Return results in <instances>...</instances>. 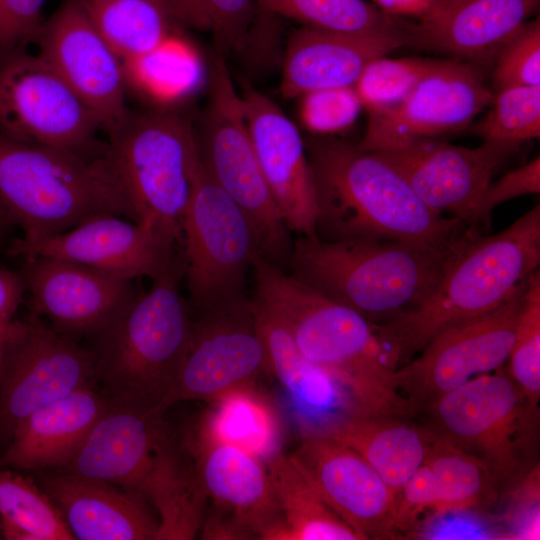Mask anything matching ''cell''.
<instances>
[{
	"label": "cell",
	"instance_id": "cell-10",
	"mask_svg": "<svg viewBox=\"0 0 540 540\" xmlns=\"http://www.w3.org/2000/svg\"><path fill=\"white\" fill-rule=\"evenodd\" d=\"M203 165L243 210L259 240L262 256L272 262L288 250V233L261 172L242 99L224 60H214L210 95L198 139Z\"/></svg>",
	"mask_w": 540,
	"mask_h": 540
},
{
	"label": "cell",
	"instance_id": "cell-29",
	"mask_svg": "<svg viewBox=\"0 0 540 540\" xmlns=\"http://www.w3.org/2000/svg\"><path fill=\"white\" fill-rule=\"evenodd\" d=\"M187 438L228 444L267 462L281 451L282 426L271 401L254 381L233 387L208 401Z\"/></svg>",
	"mask_w": 540,
	"mask_h": 540
},
{
	"label": "cell",
	"instance_id": "cell-2",
	"mask_svg": "<svg viewBox=\"0 0 540 540\" xmlns=\"http://www.w3.org/2000/svg\"><path fill=\"white\" fill-rule=\"evenodd\" d=\"M158 409L109 404L62 471L102 480L144 499L156 512L158 540L200 532L206 497L182 432Z\"/></svg>",
	"mask_w": 540,
	"mask_h": 540
},
{
	"label": "cell",
	"instance_id": "cell-1",
	"mask_svg": "<svg viewBox=\"0 0 540 540\" xmlns=\"http://www.w3.org/2000/svg\"><path fill=\"white\" fill-rule=\"evenodd\" d=\"M254 302L287 330L310 362L339 381L371 416L415 410L397 385L399 357L379 323L283 272L260 255Z\"/></svg>",
	"mask_w": 540,
	"mask_h": 540
},
{
	"label": "cell",
	"instance_id": "cell-44",
	"mask_svg": "<svg viewBox=\"0 0 540 540\" xmlns=\"http://www.w3.org/2000/svg\"><path fill=\"white\" fill-rule=\"evenodd\" d=\"M45 0H0V52L36 37Z\"/></svg>",
	"mask_w": 540,
	"mask_h": 540
},
{
	"label": "cell",
	"instance_id": "cell-49",
	"mask_svg": "<svg viewBox=\"0 0 540 540\" xmlns=\"http://www.w3.org/2000/svg\"><path fill=\"white\" fill-rule=\"evenodd\" d=\"M5 227H6L5 224L0 219V234H1L2 230H4Z\"/></svg>",
	"mask_w": 540,
	"mask_h": 540
},
{
	"label": "cell",
	"instance_id": "cell-34",
	"mask_svg": "<svg viewBox=\"0 0 540 540\" xmlns=\"http://www.w3.org/2000/svg\"><path fill=\"white\" fill-rule=\"evenodd\" d=\"M143 92L158 101H174L200 84L202 64L196 50L174 34L148 54L124 65Z\"/></svg>",
	"mask_w": 540,
	"mask_h": 540
},
{
	"label": "cell",
	"instance_id": "cell-28",
	"mask_svg": "<svg viewBox=\"0 0 540 540\" xmlns=\"http://www.w3.org/2000/svg\"><path fill=\"white\" fill-rule=\"evenodd\" d=\"M108 404L105 394L90 384L39 408L14 432L0 454V467L31 472L64 468Z\"/></svg>",
	"mask_w": 540,
	"mask_h": 540
},
{
	"label": "cell",
	"instance_id": "cell-27",
	"mask_svg": "<svg viewBox=\"0 0 540 540\" xmlns=\"http://www.w3.org/2000/svg\"><path fill=\"white\" fill-rule=\"evenodd\" d=\"M539 0H437L416 24L409 43L475 65L494 62L502 46L527 22Z\"/></svg>",
	"mask_w": 540,
	"mask_h": 540
},
{
	"label": "cell",
	"instance_id": "cell-22",
	"mask_svg": "<svg viewBox=\"0 0 540 540\" xmlns=\"http://www.w3.org/2000/svg\"><path fill=\"white\" fill-rule=\"evenodd\" d=\"M240 95L261 172L285 225L301 236L317 235L318 190L299 130L249 84Z\"/></svg>",
	"mask_w": 540,
	"mask_h": 540
},
{
	"label": "cell",
	"instance_id": "cell-11",
	"mask_svg": "<svg viewBox=\"0 0 540 540\" xmlns=\"http://www.w3.org/2000/svg\"><path fill=\"white\" fill-rule=\"evenodd\" d=\"M183 274L193 304L205 311L244 298L246 273L262 255L243 210L203 162L182 225Z\"/></svg>",
	"mask_w": 540,
	"mask_h": 540
},
{
	"label": "cell",
	"instance_id": "cell-24",
	"mask_svg": "<svg viewBox=\"0 0 540 540\" xmlns=\"http://www.w3.org/2000/svg\"><path fill=\"white\" fill-rule=\"evenodd\" d=\"M409 43L408 24L395 18L365 31L338 32L304 26L290 38L283 60L284 98L354 86L364 68Z\"/></svg>",
	"mask_w": 540,
	"mask_h": 540
},
{
	"label": "cell",
	"instance_id": "cell-50",
	"mask_svg": "<svg viewBox=\"0 0 540 540\" xmlns=\"http://www.w3.org/2000/svg\"><path fill=\"white\" fill-rule=\"evenodd\" d=\"M2 538V535H1V528H0V539Z\"/></svg>",
	"mask_w": 540,
	"mask_h": 540
},
{
	"label": "cell",
	"instance_id": "cell-26",
	"mask_svg": "<svg viewBox=\"0 0 540 540\" xmlns=\"http://www.w3.org/2000/svg\"><path fill=\"white\" fill-rule=\"evenodd\" d=\"M35 474L33 478L55 504L74 539L158 540L159 518L141 497L62 470Z\"/></svg>",
	"mask_w": 540,
	"mask_h": 540
},
{
	"label": "cell",
	"instance_id": "cell-3",
	"mask_svg": "<svg viewBox=\"0 0 540 540\" xmlns=\"http://www.w3.org/2000/svg\"><path fill=\"white\" fill-rule=\"evenodd\" d=\"M310 164L320 207L317 233L321 230L328 239H383L446 248L472 228L431 210L373 152L341 141H320L311 146Z\"/></svg>",
	"mask_w": 540,
	"mask_h": 540
},
{
	"label": "cell",
	"instance_id": "cell-15",
	"mask_svg": "<svg viewBox=\"0 0 540 540\" xmlns=\"http://www.w3.org/2000/svg\"><path fill=\"white\" fill-rule=\"evenodd\" d=\"M529 277V276H528ZM528 277L497 308L453 325L433 337L396 371L399 390L416 410L506 363Z\"/></svg>",
	"mask_w": 540,
	"mask_h": 540
},
{
	"label": "cell",
	"instance_id": "cell-20",
	"mask_svg": "<svg viewBox=\"0 0 540 540\" xmlns=\"http://www.w3.org/2000/svg\"><path fill=\"white\" fill-rule=\"evenodd\" d=\"M24 260L21 273L31 314L76 340L107 328L140 294L133 280L78 262L50 256Z\"/></svg>",
	"mask_w": 540,
	"mask_h": 540
},
{
	"label": "cell",
	"instance_id": "cell-21",
	"mask_svg": "<svg viewBox=\"0 0 540 540\" xmlns=\"http://www.w3.org/2000/svg\"><path fill=\"white\" fill-rule=\"evenodd\" d=\"M290 457L361 540L398 535L394 492L353 449L327 437H307Z\"/></svg>",
	"mask_w": 540,
	"mask_h": 540
},
{
	"label": "cell",
	"instance_id": "cell-6",
	"mask_svg": "<svg viewBox=\"0 0 540 540\" xmlns=\"http://www.w3.org/2000/svg\"><path fill=\"white\" fill-rule=\"evenodd\" d=\"M539 264V204L497 234H477L424 299L379 323L399 356V367L441 331L497 308Z\"/></svg>",
	"mask_w": 540,
	"mask_h": 540
},
{
	"label": "cell",
	"instance_id": "cell-38",
	"mask_svg": "<svg viewBox=\"0 0 540 540\" xmlns=\"http://www.w3.org/2000/svg\"><path fill=\"white\" fill-rule=\"evenodd\" d=\"M476 132L484 141L521 145L540 136V86L499 90Z\"/></svg>",
	"mask_w": 540,
	"mask_h": 540
},
{
	"label": "cell",
	"instance_id": "cell-9",
	"mask_svg": "<svg viewBox=\"0 0 540 540\" xmlns=\"http://www.w3.org/2000/svg\"><path fill=\"white\" fill-rule=\"evenodd\" d=\"M429 408L433 430L478 457L500 486L522 480L533 468L538 408L503 367L442 395Z\"/></svg>",
	"mask_w": 540,
	"mask_h": 540
},
{
	"label": "cell",
	"instance_id": "cell-40",
	"mask_svg": "<svg viewBox=\"0 0 540 540\" xmlns=\"http://www.w3.org/2000/svg\"><path fill=\"white\" fill-rule=\"evenodd\" d=\"M493 79L498 91L540 86V21L526 22L499 50Z\"/></svg>",
	"mask_w": 540,
	"mask_h": 540
},
{
	"label": "cell",
	"instance_id": "cell-47",
	"mask_svg": "<svg viewBox=\"0 0 540 540\" xmlns=\"http://www.w3.org/2000/svg\"><path fill=\"white\" fill-rule=\"evenodd\" d=\"M149 1L160 7L176 25L199 30L212 29L209 13L200 0Z\"/></svg>",
	"mask_w": 540,
	"mask_h": 540
},
{
	"label": "cell",
	"instance_id": "cell-17",
	"mask_svg": "<svg viewBox=\"0 0 540 540\" xmlns=\"http://www.w3.org/2000/svg\"><path fill=\"white\" fill-rule=\"evenodd\" d=\"M493 97L478 65L438 59L397 106L369 114L357 148L386 151L463 129Z\"/></svg>",
	"mask_w": 540,
	"mask_h": 540
},
{
	"label": "cell",
	"instance_id": "cell-39",
	"mask_svg": "<svg viewBox=\"0 0 540 540\" xmlns=\"http://www.w3.org/2000/svg\"><path fill=\"white\" fill-rule=\"evenodd\" d=\"M438 59L385 56L371 61L357 79L354 89L368 114L397 106Z\"/></svg>",
	"mask_w": 540,
	"mask_h": 540
},
{
	"label": "cell",
	"instance_id": "cell-41",
	"mask_svg": "<svg viewBox=\"0 0 540 540\" xmlns=\"http://www.w3.org/2000/svg\"><path fill=\"white\" fill-rule=\"evenodd\" d=\"M299 98L302 124L319 135L346 130L363 108L354 86L317 90Z\"/></svg>",
	"mask_w": 540,
	"mask_h": 540
},
{
	"label": "cell",
	"instance_id": "cell-30",
	"mask_svg": "<svg viewBox=\"0 0 540 540\" xmlns=\"http://www.w3.org/2000/svg\"><path fill=\"white\" fill-rule=\"evenodd\" d=\"M400 418L353 417L327 436L362 456L395 495L424 462L431 437V430Z\"/></svg>",
	"mask_w": 540,
	"mask_h": 540
},
{
	"label": "cell",
	"instance_id": "cell-37",
	"mask_svg": "<svg viewBox=\"0 0 540 540\" xmlns=\"http://www.w3.org/2000/svg\"><path fill=\"white\" fill-rule=\"evenodd\" d=\"M506 372L531 406L540 398V272L527 279Z\"/></svg>",
	"mask_w": 540,
	"mask_h": 540
},
{
	"label": "cell",
	"instance_id": "cell-13",
	"mask_svg": "<svg viewBox=\"0 0 540 540\" xmlns=\"http://www.w3.org/2000/svg\"><path fill=\"white\" fill-rule=\"evenodd\" d=\"M101 129L93 111L39 54H9L0 64V132L14 140L94 152Z\"/></svg>",
	"mask_w": 540,
	"mask_h": 540
},
{
	"label": "cell",
	"instance_id": "cell-19",
	"mask_svg": "<svg viewBox=\"0 0 540 540\" xmlns=\"http://www.w3.org/2000/svg\"><path fill=\"white\" fill-rule=\"evenodd\" d=\"M518 148L493 141L468 148L422 139L373 153L394 168L431 210L450 213L480 230L483 195L496 170Z\"/></svg>",
	"mask_w": 540,
	"mask_h": 540
},
{
	"label": "cell",
	"instance_id": "cell-33",
	"mask_svg": "<svg viewBox=\"0 0 540 540\" xmlns=\"http://www.w3.org/2000/svg\"><path fill=\"white\" fill-rule=\"evenodd\" d=\"M424 462L435 479L438 514L466 510L497 497L499 484L488 467L433 429Z\"/></svg>",
	"mask_w": 540,
	"mask_h": 540
},
{
	"label": "cell",
	"instance_id": "cell-16",
	"mask_svg": "<svg viewBox=\"0 0 540 540\" xmlns=\"http://www.w3.org/2000/svg\"><path fill=\"white\" fill-rule=\"evenodd\" d=\"M267 370L266 348L253 301L245 297L201 311L193 319L186 354L161 410L187 400L210 401Z\"/></svg>",
	"mask_w": 540,
	"mask_h": 540
},
{
	"label": "cell",
	"instance_id": "cell-42",
	"mask_svg": "<svg viewBox=\"0 0 540 540\" xmlns=\"http://www.w3.org/2000/svg\"><path fill=\"white\" fill-rule=\"evenodd\" d=\"M438 501L433 473L423 462L395 495V524L399 534L416 524L420 514L434 510Z\"/></svg>",
	"mask_w": 540,
	"mask_h": 540
},
{
	"label": "cell",
	"instance_id": "cell-35",
	"mask_svg": "<svg viewBox=\"0 0 540 540\" xmlns=\"http://www.w3.org/2000/svg\"><path fill=\"white\" fill-rule=\"evenodd\" d=\"M0 518L31 532L37 540H74L61 513L33 477L0 467Z\"/></svg>",
	"mask_w": 540,
	"mask_h": 540
},
{
	"label": "cell",
	"instance_id": "cell-12",
	"mask_svg": "<svg viewBox=\"0 0 540 540\" xmlns=\"http://www.w3.org/2000/svg\"><path fill=\"white\" fill-rule=\"evenodd\" d=\"M94 384L93 357L33 314L9 324L0 358V454L34 411Z\"/></svg>",
	"mask_w": 540,
	"mask_h": 540
},
{
	"label": "cell",
	"instance_id": "cell-48",
	"mask_svg": "<svg viewBox=\"0 0 540 540\" xmlns=\"http://www.w3.org/2000/svg\"><path fill=\"white\" fill-rule=\"evenodd\" d=\"M379 10L391 17L424 16L437 0H373Z\"/></svg>",
	"mask_w": 540,
	"mask_h": 540
},
{
	"label": "cell",
	"instance_id": "cell-31",
	"mask_svg": "<svg viewBox=\"0 0 540 540\" xmlns=\"http://www.w3.org/2000/svg\"><path fill=\"white\" fill-rule=\"evenodd\" d=\"M285 525L284 540H361L324 502L290 455L266 462Z\"/></svg>",
	"mask_w": 540,
	"mask_h": 540
},
{
	"label": "cell",
	"instance_id": "cell-14",
	"mask_svg": "<svg viewBox=\"0 0 540 540\" xmlns=\"http://www.w3.org/2000/svg\"><path fill=\"white\" fill-rule=\"evenodd\" d=\"M183 438L207 500L201 538L284 540L266 463L228 444Z\"/></svg>",
	"mask_w": 540,
	"mask_h": 540
},
{
	"label": "cell",
	"instance_id": "cell-4",
	"mask_svg": "<svg viewBox=\"0 0 540 540\" xmlns=\"http://www.w3.org/2000/svg\"><path fill=\"white\" fill-rule=\"evenodd\" d=\"M475 228L446 248L404 242L301 236L291 255L296 278L376 323L412 308L437 284Z\"/></svg>",
	"mask_w": 540,
	"mask_h": 540
},
{
	"label": "cell",
	"instance_id": "cell-43",
	"mask_svg": "<svg viewBox=\"0 0 540 540\" xmlns=\"http://www.w3.org/2000/svg\"><path fill=\"white\" fill-rule=\"evenodd\" d=\"M212 22V30L224 49L243 43L255 19L254 0H200Z\"/></svg>",
	"mask_w": 540,
	"mask_h": 540
},
{
	"label": "cell",
	"instance_id": "cell-23",
	"mask_svg": "<svg viewBox=\"0 0 540 540\" xmlns=\"http://www.w3.org/2000/svg\"><path fill=\"white\" fill-rule=\"evenodd\" d=\"M177 246L146 224L102 214L21 248L12 256L62 258L125 279L149 277L154 280L183 265L176 255Z\"/></svg>",
	"mask_w": 540,
	"mask_h": 540
},
{
	"label": "cell",
	"instance_id": "cell-45",
	"mask_svg": "<svg viewBox=\"0 0 540 540\" xmlns=\"http://www.w3.org/2000/svg\"><path fill=\"white\" fill-rule=\"evenodd\" d=\"M540 192V158H533L526 164L506 173L488 185L480 205V225L489 224V216L494 207L502 202L526 194Z\"/></svg>",
	"mask_w": 540,
	"mask_h": 540
},
{
	"label": "cell",
	"instance_id": "cell-7",
	"mask_svg": "<svg viewBox=\"0 0 540 540\" xmlns=\"http://www.w3.org/2000/svg\"><path fill=\"white\" fill-rule=\"evenodd\" d=\"M182 274L180 265L152 280L112 324L89 338L94 384L110 402L163 412L193 323L179 289Z\"/></svg>",
	"mask_w": 540,
	"mask_h": 540
},
{
	"label": "cell",
	"instance_id": "cell-32",
	"mask_svg": "<svg viewBox=\"0 0 540 540\" xmlns=\"http://www.w3.org/2000/svg\"><path fill=\"white\" fill-rule=\"evenodd\" d=\"M84 4L123 65L148 54L175 34L176 24L149 0H84Z\"/></svg>",
	"mask_w": 540,
	"mask_h": 540
},
{
	"label": "cell",
	"instance_id": "cell-5",
	"mask_svg": "<svg viewBox=\"0 0 540 540\" xmlns=\"http://www.w3.org/2000/svg\"><path fill=\"white\" fill-rule=\"evenodd\" d=\"M102 214L132 220L104 152L87 156L0 132V219L22 231L10 255Z\"/></svg>",
	"mask_w": 540,
	"mask_h": 540
},
{
	"label": "cell",
	"instance_id": "cell-36",
	"mask_svg": "<svg viewBox=\"0 0 540 540\" xmlns=\"http://www.w3.org/2000/svg\"><path fill=\"white\" fill-rule=\"evenodd\" d=\"M261 10L302 22L306 27L338 32L373 29L393 18L364 0H257Z\"/></svg>",
	"mask_w": 540,
	"mask_h": 540
},
{
	"label": "cell",
	"instance_id": "cell-18",
	"mask_svg": "<svg viewBox=\"0 0 540 540\" xmlns=\"http://www.w3.org/2000/svg\"><path fill=\"white\" fill-rule=\"evenodd\" d=\"M41 55L115 135L130 118L122 61L92 22L84 0H68L37 34Z\"/></svg>",
	"mask_w": 540,
	"mask_h": 540
},
{
	"label": "cell",
	"instance_id": "cell-8",
	"mask_svg": "<svg viewBox=\"0 0 540 540\" xmlns=\"http://www.w3.org/2000/svg\"><path fill=\"white\" fill-rule=\"evenodd\" d=\"M131 212L181 245L184 215L202 158L188 121L169 112L130 116L104 150Z\"/></svg>",
	"mask_w": 540,
	"mask_h": 540
},
{
	"label": "cell",
	"instance_id": "cell-25",
	"mask_svg": "<svg viewBox=\"0 0 540 540\" xmlns=\"http://www.w3.org/2000/svg\"><path fill=\"white\" fill-rule=\"evenodd\" d=\"M253 304L268 373L280 385L302 438L327 437L350 418L371 416L339 381L303 356L275 317Z\"/></svg>",
	"mask_w": 540,
	"mask_h": 540
},
{
	"label": "cell",
	"instance_id": "cell-46",
	"mask_svg": "<svg viewBox=\"0 0 540 540\" xmlns=\"http://www.w3.org/2000/svg\"><path fill=\"white\" fill-rule=\"evenodd\" d=\"M25 292L21 271L0 267V358L7 328Z\"/></svg>",
	"mask_w": 540,
	"mask_h": 540
}]
</instances>
